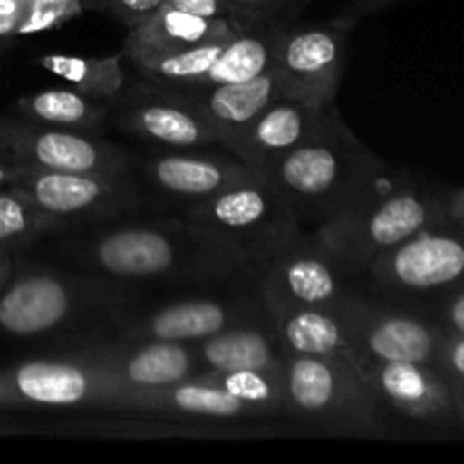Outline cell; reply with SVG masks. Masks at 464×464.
<instances>
[{"label": "cell", "mask_w": 464, "mask_h": 464, "mask_svg": "<svg viewBox=\"0 0 464 464\" xmlns=\"http://www.w3.org/2000/svg\"><path fill=\"white\" fill-rule=\"evenodd\" d=\"M14 270V261H12V254L7 249H0V288H3L5 281L9 279Z\"/></svg>", "instance_id": "74e56055"}, {"label": "cell", "mask_w": 464, "mask_h": 464, "mask_svg": "<svg viewBox=\"0 0 464 464\" xmlns=\"http://www.w3.org/2000/svg\"><path fill=\"white\" fill-rule=\"evenodd\" d=\"M385 297H440L464 284V222L447 216L376 256L361 276Z\"/></svg>", "instance_id": "52a82bcc"}, {"label": "cell", "mask_w": 464, "mask_h": 464, "mask_svg": "<svg viewBox=\"0 0 464 464\" xmlns=\"http://www.w3.org/2000/svg\"><path fill=\"white\" fill-rule=\"evenodd\" d=\"M284 385L293 420L358 438L388 435V420L376 408L356 362L285 352Z\"/></svg>", "instance_id": "5b68a950"}, {"label": "cell", "mask_w": 464, "mask_h": 464, "mask_svg": "<svg viewBox=\"0 0 464 464\" xmlns=\"http://www.w3.org/2000/svg\"><path fill=\"white\" fill-rule=\"evenodd\" d=\"M438 370L451 385V392L456 397L458 412H460V424L464 429V338L462 335H449L444 338L440 349Z\"/></svg>", "instance_id": "4dcf8cb0"}, {"label": "cell", "mask_w": 464, "mask_h": 464, "mask_svg": "<svg viewBox=\"0 0 464 464\" xmlns=\"http://www.w3.org/2000/svg\"><path fill=\"white\" fill-rule=\"evenodd\" d=\"M202 383L222 390L243 403L254 417H288L285 406L284 367L281 370H234L202 372L195 376Z\"/></svg>", "instance_id": "484cf974"}, {"label": "cell", "mask_w": 464, "mask_h": 464, "mask_svg": "<svg viewBox=\"0 0 464 464\" xmlns=\"http://www.w3.org/2000/svg\"><path fill=\"white\" fill-rule=\"evenodd\" d=\"M154 84L166 89L172 98L184 102L213 130L220 131L222 145L279 95L272 72H266L256 80L240 82V84H220L208 86V89H186V86L161 84V82H154Z\"/></svg>", "instance_id": "7402d4cb"}, {"label": "cell", "mask_w": 464, "mask_h": 464, "mask_svg": "<svg viewBox=\"0 0 464 464\" xmlns=\"http://www.w3.org/2000/svg\"><path fill=\"white\" fill-rule=\"evenodd\" d=\"M263 302L331 308L358 285L347 267L308 231L293 247L254 270Z\"/></svg>", "instance_id": "5bb4252c"}, {"label": "cell", "mask_w": 464, "mask_h": 464, "mask_svg": "<svg viewBox=\"0 0 464 464\" xmlns=\"http://www.w3.org/2000/svg\"><path fill=\"white\" fill-rule=\"evenodd\" d=\"M84 14L82 0H25V14L18 25V36L57 30Z\"/></svg>", "instance_id": "f1b7e54d"}, {"label": "cell", "mask_w": 464, "mask_h": 464, "mask_svg": "<svg viewBox=\"0 0 464 464\" xmlns=\"http://www.w3.org/2000/svg\"><path fill=\"white\" fill-rule=\"evenodd\" d=\"M168 7L181 9V12L198 14L207 18H222V16H238L225 0H163ZM245 18V16H243Z\"/></svg>", "instance_id": "836d02e7"}, {"label": "cell", "mask_w": 464, "mask_h": 464, "mask_svg": "<svg viewBox=\"0 0 464 464\" xmlns=\"http://www.w3.org/2000/svg\"><path fill=\"white\" fill-rule=\"evenodd\" d=\"M267 317L263 297H188L159 304L148 311L125 308L116 315L118 338L195 344L229 326Z\"/></svg>", "instance_id": "4fadbf2b"}, {"label": "cell", "mask_w": 464, "mask_h": 464, "mask_svg": "<svg viewBox=\"0 0 464 464\" xmlns=\"http://www.w3.org/2000/svg\"><path fill=\"white\" fill-rule=\"evenodd\" d=\"M449 193L426 188L412 181L385 179L374 193L338 220L317 227L311 234L347 267L361 276L376 256L449 216Z\"/></svg>", "instance_id": "277c9868"}, {"label": "cell", "mask_w": 464, "mask_h": 464, "mask_svg": "<svg viewBox=\"0 0 464 464\" xmlns=\"http://www.w3.org/2000/svg\"><path fill=\"white\" fill-rule=\"evenodd\" d=\"M68 353L107 370L130 388H161L202 374L193 344L118 338L113 343L80 344Z\"/></svg>", "instance_id": "ac0fdd59"}, {"label": "cell", "mask_w": 464, "mask_h": 464, "mask_svg": "<svg viewBox=\"0 0 464 464\" xmlns=\"http://www.w3.org/2000/svg\"><path fill=\"white\" fill-rule=\"evenodd\" d=\"M447 208H449V216L464 222V186L462 188L453 190V193H449Z\"/></svg>", "instance_id": "8d00e7d4"}, {"label": "cell", "mask_w": 464, "mask_h": 464, "mask_svg": "<svg viewBox=\"0 0 464 464\" xmlns=\"http://www.w3.org/2000/svg\"><path fill=\"white\" fill-rule=\"evenodd\" d=\"M263 304H266L272 326L288 353L356 362V352H353L344 324L335 315L334 308L326 311V308L285 306V304L276 302Z\"/></svg>", "instance_id": "cb8c5ba5"}, {"label": "cell", "mask_w": 464, "mask_h": 464, "mask_svg": "<svg viewBox=\"0 0 464 464\" xmlns=\"http://www.w3.org/2000/svg\"><path fill=\"white\" fill-rule=\"evenodd\" d=\"M193 347L202 372L281 370L285 358V349L270 315L229 326Z\"/></svg>", "instance_id": "603a6c76"}, {"label": "cell", "mask_w": 464, "mask_h": 464, "mask_svg": "<svg viewBox=\"0 0 464 464\" xmlns=\"http://www.w3.org/2000/svg\"><path fill=\"white\" fill-rule=\"evenodd\" d=\"M356 370L385 420L397 415L417 424L462 429L451 385L438 365L372 361L356 353Z\"/></svg>", "instance_id": "9a60e30c"}, {"label": "cell", "mask_w": 464, "mask_h": 464, "mask_svg": "<svg viewBox=\"0 0 464 464\" xmlns=\"http://www.w3.org/2000/svg\"><path fill=\"white\" fill-rule=\"evenodd\" d=\"M125 53L111 57H72V54H44L39 66L53 75L62 77L71 89L111 104L125 89V71H122Z\"/></svg>", "instance_id": "4316f807"}, {"label": "cell", "mask_w": 464, "mask_h": 464, "mask_svg": "<svg viewBox=\"0 0 464 464\" xmlns=\"http://www.w3.org/2000/svg\"><path fill=\"white\" fill-rule=\"evenodd\" d=\"M397 3H403V0H349L347 7H344L343 14H340L338 23L344 27H352L353 23L361 21V18L367 16V14L381 12V9Z\"/></svg>", "instance_id": "d590c367"}, {"label": "cell", "mask_w": 464, "mask_h": 464, "mask_svg": "<svg viewBox=\"0 0 464 464\" xmlns=\"http://www.w3.org/2000/svg\"><path fill=\"white\" fill-rule=\"evenodd\" d=\"M14 166V163H12ZM12 186L57 220L72 225H100L130 216L143 204L136 172H59L14 166Z\"/></svg>", "instance_id": "ba28073f"}, {"label": "cell", "mask_w": 464, "mask_h": 464, "mask_svg": "<svg viewBox=\"0 0 464 464\" xmlns=\"http://www.w3.org/2000/svg\"><path fill=\"white\" fill-rule=\"evenodd\" d=\"M71 227L36 207L23 190L7 184L0 188V249H21Z\"/></svg>", "instance_id": "83f0119b"}, {"label": "cell", "mask_w": 464, "mask_h": 464, "mask_svg": "<svg viewBox=\"0 0 464 464\" xmlns=\"http://www.w3.org/2000/svg\"><path fill=\"white\" fill-rule=\"evenodd\" d=\"M111 412L159 417H195V420H252V411L222 390L198 379L161 385L131 388L116 399Z\"/></svg>", "instance_id": "44dd1931"}, {"label": "cell", "mask_w": 464, "mask_h": 464, "mask_svg": "<svg viewBox=\"0 0 464 464\" xmlns=\"http://www.w3.org/2000/svg\"><path fill=\"white\" fill-rule=\"evenodd\" d=\"M84 12H98L113 16L118 23L131 30L140 25L163 0H82Z\"/></svg>", "instance_id": "1f68e13d"}, {"label": "cell", "mask_w": 464, "mask_h": 464, "mask_svg": "<svg viewBox=\"0 0 464 464\" xmlns=\"http://www.w3.org/2000/svg\"><path fill=\"white\" fill-rule=\"evenodd\" d=\"M238 16L256 23H290L311 0H225Z\"/></svg>", "instance_id": "f546056e"}, {"label": "cell", "mask_w": 464, "mask_h": 464, "mask_svg": "<svg viewBox=\"0 0 464 464\" xmlns=\"http://www.w3.org/2000/svg\"><path fill=\"white\" fill-rule=\"evenodd\" d=\"M136 168L143 170V179L159 195L184 202V207L258 175L234 154L198 152V148L157 154L148 161H139Z\"/></svg>", "instance_id": "d6986e66"}, {"label": "cell", "mask_w": 464, "mask_h": 464, "mask_svg": "<svg viewBox=\"0 0 464 464\" xmlns=\"http://www.w3.org/2000/svg\"><path fill=\"white\" fill-rule=\"evenodd\" d=\"M131 390L107 370L66 353L0 372V411L7 408H100L109 411Z\"/></svg>", "instance_id": "7c38bea8"}, {"label": "cell", "mask_w": 464, "mask_h": 464, "mask_svg": "<svg viewBox=\"0 0 464 464\" xmlns=\"http://www.w3.org/2000/svg\"><path fill=\"white\" fill-rule=\"evenodd\" d=\"M444 334L462 335L464 338V284L449 293L440 295L438 313L430 317Z\"/></svg>", "instance_id": "d6a6232c"}, {"label": "cell", "mask_w": 464, "mask_h": 464, "mask_svg": "<svg viewBox=\"0 0 464 464\" xmlns=\"http://www.w3.org/2000/svg\"><path fill=\"white\" fill-rule=\"evenodd\" d=\"M12 175H14L12 163L5 161V159H0V188H3V186H7L9 181H12Z\"/></svg>", "instance_id": "f35d334b"}, {"label": "cell", "mask_w": 464, "mask_h": 464, "mask_svg": "<svg viewBox=\"0 0 464 464\" xmlns=\"http://www.w3.org/2000/svg\"><path fill=\"white\" fill-rule=\"evenodd\" d=\"M109 118L127 134L172 150L222 145L220 131L145 77L127 93L122 89L109 104Z\"/></svg>", "instance_id": "2e32d148"}, {"label": "cell", "mask_w": 464, "mask_h": 464, "mask_svg": "<svg viewBox=\"0 0 464 464\" xmlns=\"http://www.w3.org/2000/svg\"><path fill=\"white\" fill-rule=\"evenodd\" d=\"M130 304V284L109 276L68 275L41 266L16 267L0 288V331L18 340L66 334L93 315L116 320Z\"/></svg>", "instance_id": "3957f363"}, {"label": "cell", "mask_w": 464, "mask_h": 464, "mask_svg": "<svg viewBox=\"0 0 464 464\" xmlns=\"http://www.w3.org/2000/svg\"><path fill=\"white\" fill-rule=\"evenodd\" d=\"M261 175L311 231L343 218L390 177L383 159L352 134L343 116Z\"/></svg>", "instance_id": "7a4b0ae2"}, {"label": "cell", "mask_w": 464, "mask_h": 464, "mask_svg": "<svg viewBox=\"0 0 464 464\" xmlns=\"http://www.w3.org/2000/svg\"><path fill=\"white\" fill-rule=\"evenodd\" d=\"M25 121L41 125L68 127V130L95 131L98 134L109 121V104L89 98L75 89H48L23 95L14 104Z\"/></svg>", "instance_id": "d4e9b609"}, {"label": "cell", "mask_w": 464, "mask_h": 464, "mask_svg": "<svg viewBox=\"0 0 464 464\" xmlns=\"http://www.w3.org/2000/svg\"><path fill=\"white\" fill-rule=\"evenodd\" d=\"M338 116L335 104L317 107L276 95L256 118L225 140V148L261 175L285 154L326 130Z\"/></svg>", "instance_id": "e0dca14e"}, {"label": "cell", "mask_w": 464, "mask_h": 464, "mask_svg": "<svg viewBox=\"0 0 464 464\" xmlns=\"http://www.w3.org/2000/svg\"><path fill=\"white\" fill-rule=\"evenodd\" d=\"M23 14H25V0H0V45L18 36Z\"/></svg>", "instance_id": "e575fe53"}, {"label": "cell", "mask_w": 464, "mask_h": 464, "mask_svg": "<svg viewBox=\"0 0 464 464\" xmlns=\"http://www.w3.org/2000/svg\"><path fill=\"white\" fill-rule=\"evenodd\" d=\"M0 159L14 166L59 172H136L139 159L130 150L95 131L41 125L25 118H0Z\"/></svg>", "instance_id": "8fae6325"}, {"label": "cell", "mask_w": 464, "mask_h": 464, "mask_svg": "<svg viewBox=\"0 0 464 464\" xmlns=\"http://www.w3.org/2000/svg\"><path fill=\"white\" fill-rule=\"evenodd\" d=\"M80 231L63 254L82 270L122 284L229 285L254 281L247 258L188 218L109 220ZM256 284V281H254Z\"/></svg>", "instance_id": "6da1fadb"}, {"label": "cell", "mask_w": 464, "mask_h": 464, "mask_svg": "<svg viewBox=\"0 0 464 464\" xmlns=\"http://www.w3.org/2000/svg\"><path fill=\"white\" fill-rule=\"evenodd\" d=\"M353 352L372 361H401L438 365L444 334L430 317L353 288L334 306Z\"/></svg>", "instance_id": "30bf717a"}, {"label": "cell", "mask_w": 464, "mask_h": 464, "mask_svg": "<svg viewBox=\"0 0 464 464\" xmlns=\"http://www.w3.org/2000/svg\"><path fill=\"white\" fill-rule=\"evenodd\" d=\"M347 30L338 21L276 25L270 72L281 98L317 107L335 104L344 71Z\"/></svg>", "instance_id": "9c48e42d"}, {"label": "cell", "mask_w": 464, "mask_h": 464, "mask_svg": "<svg viewBox=\"0 0 464 464\" xmlns=\"http://www.w3.org/2000/svg\"><path fill=\"white\" fill-rule=\"evenodd\" d=\"M184 218L243 254L252 272L308 234L284 195L263 175L188 204Z\"/></svg>", "instance_id": "8992f818"}, {"label": "cell", "mask_w": 464, "mask_h": 464, "mask_svg": "<svg viewBox=\"0 0 464 464\" xmlns=\"http://www.w3.org/2000/svg\"><path fill=\"white\" fill-rule=\"evenodd\" d=\"M252 25H256V21L252 18H207L161 3L140 25L131 27L122 44V53L130 62L154 57V54L179 53V50L193 48V45L207 44V41L227 39V36L238 34Z\"/></svg>", "instance_id": "ffe728a7"}]
</instances>
